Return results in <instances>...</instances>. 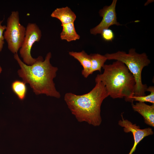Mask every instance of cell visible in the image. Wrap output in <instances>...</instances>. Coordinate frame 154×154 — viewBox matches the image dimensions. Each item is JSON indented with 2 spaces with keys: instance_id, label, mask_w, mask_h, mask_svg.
I'll use <instances>...</instances> for the list:
<instances>
[{
  "instance_id": "cell-1",
  "label": "cell",
  "mask_w": 154,
  "mask_h": 154,
  "mask_svg": "<svg viewBox=\"0 0 154 154\" xmlns=\"http://www.w3.org/2000/svg\"><path fill=\"white\" fill-rule=\"evenodd\" d=\"M14 57L21 68L17 71L18 75L23 82L30 84L36 95L44 94L57 98L60 97L53 80L58 69L50 63V52L47 54L44 60L41 56H38L35 62L31 65L23 62L17 53L14 54Z\"/></svg>"
},
{
  "instance_id": "cell-10",
  "label": "cell",
  "mask_w": 154,
  "mask_h": 154,
  "mask_svg": "<svg viewBox=\"0 0 154 154\" xmlns=\"http://www.w3.org/2000/svg\"><path fill=\"white\" fill-rule=\"evenodd\" d=\"M69 54L77 60L83 67L82 74L85 78L90 75V72L91 66V58L90 55L88 54L84 50L80 52L70 51Z\"/></svg>"
},
{
  "instance_id": "cell-16",
  "label": "cell",
  "mask_w": 154,
  "mask_h": 154,
  "mask_svg": "<svg viewBox=\"0 0 154 154\" xmlns=\"http://www.w3.org/2000/svg\"><path fill=\"white\" fill-rule=\"evenodd\" d=\"M101 34L103 39L106 41H112L114 38L113 32L109 29L104 30Z\"/></svg>"
},
{
  "instance_id": "cell-3",
  "label": "cell",
  "mask_w": 154,
  "mask_h": 154,
  "mask_svg": "<svg viewBox=\"0 0 154 154\" xmlns=\"http://www.w3.org/2000/svg\"><path fill=\"white\" fill-rule=\"evenodd\" d=\"M102 74H98L95 82H100L104 85L109 96L113 99L124 98L132 102L135 82L133 76L126 66L116 60L112 64H104Z\"/></svg>"
},
{
  "instance_id": "cell-17",
  "label": "cell",
  "mask_w": 154,
  "mask_h": 154,
  "mask_svg": "<svg viewBox=\"0 0 154 154\" xmlns=\"http://www.w3.org/2000/svg\"><path fill=\"white\" fill-rule=\"evenodd\" d=\"M3 20L0 21V52H1L4 44V38L3 35V32L6 29L5 25H2L1 23Z\"/></svg>"
},
{
  "instance_id": "cell-15",
  "label": "cell",
  "mask_w": 154,
  "mask_h": 154,
  "mask_svg": "<svg viewBox=\"0 0 154 154\" xmlns=\"http://www.w3.org/2000/svg\"><path fill=\"white\" fill-rule=\"evenodd\" d=\"M147 91L149 92L150 93L147 96H133L131 97L132 102L137 101L139 102H149L154 104V87L151 86L147 87Z\"/></svg>"
},
{
  "instance_id": "cell-8",
  "label": "cell",
  "mask_w": 154,
  "mask_h": 154,
  "mask_svg": "<svg viewBox=\"0 0 154 154\" xmlns=\"http://www.w3.org/2000/svg\"><path fill=\"white\" fill-rule=\"evenodd\" d=\"M122 119L118 121L119 125L123 127V130L125 133L131 132L134 138L133 146L128 154H132L135 151L138 144L145 137L153 135V132L150 127L141 129L139 126L133 124L127 119H124L123 114L121 115Z\"/></svg>"
},
{
  "instance_id": "cell-2",
  "label": "cell",
  "mask_w": 154,
  "mask_h": 154,
  "mask_svg": "<svg viewBox=\"0 0 154 154\" xmlns=\"http://www.w3.org/2000/svg\"><path fill=\"white\" fill-rule=\"evenodd\" d=\"M96 83L94 87L86 94L78 95L71 92L66 93L64 100L72 114L78 122H85L94 126H98L102 121V104L109 96L102 82Z\"/></svg>"
},
{
  "instance_id": "cell-5",
  "label": "cell",
  "mask_w": 154,
  "mask_h": 154,
  "mask_svg": "<svg viewBox=\"0 0 154 154\" xmlns=\"http://www.w3.org/2000/svg\"><path fill=\"white\" fill-rule=\"evenodd\" d=\"M26 28L20 22L19 13L13 11L7 21L4 37L7 42L8 49L14 54L21 47L25 36Z\"/></svg>"
},
{
  "instance_id": "cell-11",
  "label": "cell",
  "mask_w": 154,
  "mask_h": 154,
  "mask_svg": "<svg viewBox=\"0 0 154 154\" xmlns=\"http://www.w3.org/2000/svg\"><path fill=\"white\" fill-rule=\"evenodd\" d=\"M52 17L59 19L62 24L74 23L76 18L75 13L68 7L57 8L51 14Z\"/></svg>"
},
{
  "instance_id": "cell-12",
  "label": "cell",
  "mask_w": 154,
  "mask_h": 154,
  "mask_svg": "<svg viewBox=\"0 0 154 154\" xmlns=\"http://www.w3.org/2000/svg\"><path fill=\"white\" fill-rule=\"evenodd\" d=\"M61 26L62 29L60 38L62 40L70 42L80 39V36L76 31L74 23L62 24Z\"/></svg>"
},
{
  "instance_id": "cell-7",
  "label": "cell",
  "mask_w": 154,
  "mask_h": 154,
  "mask_svg": "<svg viewBox=\"0 0 154 154\" xmlns=\"http://www.w3.org/2000/svg\"><path fill=\"white\" fill-rule=\"evenodd\" d=\"M117 2V0H113L110 5L104 6L99 11V14L102 17V20L97 26L90 29L91 34H101L104 30L108 29L112 25H121L117 21L116 11Z\"/></svg>"
},
{
  "instance_id": "cell-18",
  "label": "cell",
  "mask_w": 154,
  "mask_h": 154,
  "mask_svg": "<svg viewBox=\"0 0 154 154\" xmlns=\"http://www.w3.org/2000/svg\"><path fill=\"white\" fill-rule=\"evenodd\" d=\"M2 68L1 67V66L0 65V74L1 72L2 71Z\"/></svg>"
},
{
  "instance_id": "cell-6",
  "label": "cell",
  "mask_w": 154,
  "mask_h": 154,
  "mask_svg": "<svg viewBox=\"0 0 154 154\" xmlns=\"http://www.w3.org/2000/svg\"><path fill=\"white\" fill-rule=\"evenodd\" d=\"M26 28L25 36L19 52L23 62L27 65H31L36 60V58H33L31 55V48L35 42L40 40L42 33L35 23H29Z\"/></svg>"
},
{
  "instance_id": "cell-9",
  "label": "cell",
  "mask_w": 154,
  "mask_h": 154,
  "mask_svg": "<svg viewBox=\"0 0 154 154\" xmlns=\"http://www.w3.org/2000/svg\"><path fill=\"white\" fill-rule=\"evenodd\" d=\"M132 108L143 117L144 122L148 125L154 127V104L149 105L144 102H137L134 104L132 102Z\"/></svg>"
},
{
  "instance_id": "cell-13",
  "label": "cell",
  "mask_w": 154,
  "mask_h": 154,
  "mask_svg": "<svg viewBox=\"0 0 154 154\" xmlns=\"http://www.w3.org/2000/svg\"><path fill=\"white\" fill-rule=\"evenodd\" d=\"M90 55L91 58V66L90 72V75L96 71L101 72V68L104 65V63L107 60V58L104 55L99 54H91Z\"/></svg>"
},
{
  "instance_id": "cell-14",
  "label": "cell",
  "mask_w": 154,
  "mask_h": 154,
  "mask_svg": "<svg viewBox=\"0 0 154 154\" xmlns=\"http://www.w3.org/2000/svg\"><path fill=\"white\" fill-rule=\"evenodd\" d=\"M26 84L23 81L16 80L11 85L13 92L21 100L25 99L27 93V88Z\"/></svg>"
},
{
  "instance_id": "cell-4",
  "label": "cell",
  "mask_w": 154,
  "mask_h": 154,
  "mask_svg": "<svg viewBox=\"0 0 154 154\" xmlns=\"http://www.w3.org/2000/svg\"><path fill=\"white\" fill-rule=\"evenodd\" d=\"M107 60H114L123 63L126 66L135 79L134 96H145L147 88L146 84L142 82L141 73L143 69L150 63V60L145 53L139 54L134 48H131L128 53L122 51H118L112 53L105 55Z\"/></svg>"
}]
</instances>
